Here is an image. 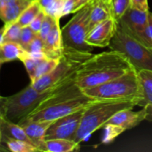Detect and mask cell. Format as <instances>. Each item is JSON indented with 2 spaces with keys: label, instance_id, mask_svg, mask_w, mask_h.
Returning a JSON list of instances; mask_svg holds the SVG:
<instances>
[{
  "label": "cell",
  "instance_id": "cell-1",
  "mask_svg": "<svg viewBox=\"0 0 152 152\" xmlns=\"http://www.w3.org/2000/svg\"><path fill=\"white\" fill-rule=\"evenodd\" d=\"M132 68L124 55L110 50L86 59L76 73L75 83L82 90L90 88L121 77Z\"/></svg>",
  "mask_w": 152,
  "mask_h": 152
},
{
  "label": "cell",
  "instance_id": "cell-2",
  "mask_svg": "<svg viewBox=\"0 0 152 152\" xmlns=\"http://www.w3.org/2000/svg\"><path fill=\"white\" fill-rule=\"evenodd\" d=\"M75 78L64 84L55 93L45 99L25 120L53 121L87 108L93 102L99 100L85 94L83 90L76 84Z\"/></svg>",
  "mask_w": 152,
  "mask_h": 152
},
{
  "label": "cell",
  "instance_id": "cell-3",
  "mask_svg": "<svg viewBox=\"0 0 152 152\" xmlns=\"http://www.w3.org/2000/svg\"><path fill=\"white\" fill-rule=\"evenodd\" d=\"M75 77L76 75L52 88L42 91L37 90L31 83L12 96H1L0 115L10 121L19 124L21 121L27 118L45 99L55 93L64 84Z\"/></svg>",
  "mask_w": 152,
  "mask_h": 152
},
{
  "label": "cell",
  "instance_id": "cell-4",
  "mask_svg": "<svg viewBox=\"0 0 152 152\" xmlns=\"http://www.w3.org/2000/svg\"><path fill=\"white\" fill-rule=\"evenodd\" d=\"M137 105V100L99 99L93 102L85 109L74 141L80 144L86 141L94 132L103 127L116 113L129 108L133 109Z\"/></svg>",
  "mask_w": 152,
  "mask_h": 152
},
{
  "label": "cell",
  "instance_id": "cell-5",
  "mask_svg": "<svg viewBox=\"0 0 152 152\" xmlns=\"http://www.w3.org/2000/svg\"><path fill=\"white\" fill-rule=\"evenodd\" d=\"M83 93L97 99L137 100L142 99L138 72L132 68L126 74L95 87L83 90Z\"/></svg>",
  "mask_w": 152,
  "mask_h": 152
},
{
  "label": "cell",
  "instance_id": "cell-6",
  "mask_svg": "<svg viewBox=\"0 0 152 152\" xmlns=\"http://www.w3.org/2000/svg\"><path fill=\"white\" fill-rule=\"evenodd\" d=\"M108 48L124 55L137 72L152 71V48L129 35L119 25Z\"/></svg>",
  "mask_w": 152,
  "mask_h": 152
},
{
  "label": "cell",
  "instance_id": "cell-7",
  "mask_svg": "<svg viewBox=\"0 0 152 152\" xmlns=\"http://www.w3.org/2000/svg\"><path fill=\"white\" fill-rule=\"evenodd\" d=\"M91 55V52H81L64 48L63 54L56 68L50 73L31 83L37 90L40 91L52 88L74 77L82 64Z\"/></svg>",
  "mask_w": 152,
  "mask_h": 152
},
{
  "label": "cell",
  "instance_id": "cell-8",
  "mask_svg": "<svg viewBox=\"0 0 152 152\" xmlns=\"http://www.w3.org/2000/svg\"><path fill=\"white\" fill-rule=\"evenodd\" d=\"M93 2L76 12L75 15L62 28L64 48L91 53L94 47L87 43L86 36L88 32L89 17Z\"/></svg>",
  "mask_w": 152,
  "mask_h": 152
},
{
  "label": "cell",
  "instance_id": "cell-9",
  "mask_svg": "<svg viewBox=\"0 0 152 152\" xmlns=\"http://www.w3.org/2000/svg\"><path fill=\"white\" fill-rule=\"evenodd\" d=\"M145 117L146 111L144 107L138 111H132V108L118 111L102 127L104 134L102 142L111 143L123 132L136 127L145 120Z\"/></svg>",
  "mask_w": 152,
  "mask_h": 152
},
{
  "label": "cell",
  "instance_id": "cell-10",
  "mask_svg": "<svg viewBox=\"0 0 152 152\" xmlns=\"http://www.w3.org/2000/svg\"><path fill=\"white\" fill-rule=\"evenodd\" d=\"M148 11L130 7L118 22L126 33L145 45L152 48V42L148 28Z\"/></svg>",
  "mask_w": 152,
  "mask_h": 152
},
{
  "label": "cell",
  "instance_id": "cell-11",
  "mask_svg": "<svg viewBox=\"0 0 152 152\" xmlns=\"http://www.w3.org/2000/svg\"><path fill=\"white\" fill-rule=\"evenodd\" d=\"M86 108L55 120L47 130L45 140L58 138L74 140Z\"/></svg>",
  "mask_w": 152,
  "mask_h": 152
},
{
  "label": "cell",
  "instance_id": "cell-12",
  "mask_svg": "<svg viewBox=\"0 0 152 152\" xmlns=\"http://www.w3.org/2000/svg\"><path fill=\"white\" fill-rule=\"evenodd\" d=\"M118 28V22L113 17L103 21L91 29L86 36V42L92 47H108Z\"/></svg>",
  "mask_w": 152,
  "mask_h": 152
},
{
  "label": "cell",
  "instance_id": "cell-13",
  "mask_svg": "<svg viewBox=\"0 0 152 152\" xmlns=\"http://www.w3.org/2000/svg\"><path fill=\"white\" fill-rule=\"evenodd\" d=\"M54 121V120H53ZM53 121H30L22 120L19 123L26 132L28 137L32 140L34 145L40 152L46 151L45 134L48 128Z\"/></svg>",
  "mask_w": 152,
  "mask_h": 152
},
{
  "label": "cell",
  "instance_id": "cell-14",
  "mask_svg": "<svg viewBox=\"0 0 152 152\" xmlns=\"http://www.w3.org/2000/svg\"><path fill=\"white\" fill-rule=\"evenodd\" d=\"M60 19H56L53 28L45 39L44 53L48 58L59 59L64 52Z\"/></svg>",
  "mask_w": 152,
  "mask_h": 152
},
{
  "label": "cell",
  "instance_id": "cell-15",
  "mask_svg": "<svg viewBox=\"0 0 152 152\" xmlns=\"http://www.w3.org/2000/svg\"><path fill=\"white\" fill-rule=\"evenodd\" d=\"M32 1L29 0H0V17L4 23L15 22Z\"/></svg>",
  "mask_w": 152,
  "mask_h": 152
},
{
  "label": "cell",
  "instance_id": "cell-16",
  "mask_svg": "<svg viewBox=\"0 0 152 152\" xmlns=\"http://www.w3.org/2000/svg\"><path fill=\"white\" fill-rule=\"evenodd\" d=\"M0 135L25 141L35 145L20 125L10 121L1 115H0Z\"/></svg>",
  "mask_w": 152,
  "mask_h": 152
},
{
  "label": "cell",
  "instance_id": "cell-17",
  "mask_svg": "<svg viewBox=\"0 0 152 152\" xmlns=\"http://www.w3.org/2000/svg\"><path fill=\"white\" fill-rule=\"evenodd\" d=\"M27 53V50L18 42H7L0 44V64L19 59Z\"/></svg>",
  "mask_w": 152,
  "mask_h": 152
},
{
  "label": "cell",
  "instance_id": "cell-18",
  "mask_svg": "<svg viewBox=\"0 0 152 152\" xmlns=\"http://www.w3.org/2000/svg\"><path fill=\"white\" fill-rule=\"evenodd\" d=\"M112 17L110 5L101 0H94L89 17L88 31L98 24Z\"/></svg>",
  "mask_w": 152,
  "mask_h": 152
},
{
  "label": "cell",
  "instance_id": "cell-19",
  "mask_svg": "<svg viewBox=\"0 0 152 152\" xmlns=\"http://www.w3.org/2000/svg\"><path fill=\"white\" fill-rule=\"evenodd\" d=\"M140 83L142 99L138 105L145 107L147 105H152V71L142 70L138 72Z\"/></svg>",
  "mask_w": 152,
  "mask_h": 152
},
{
  "label": "cell",
  "instance_id": "cell-20",
  "mask_svg": "<svg viewBox=\"0 0 152 152\" xmlns=\"http://www.w3.org/2000/svg\"><path fill=\"white\" fill-rule=\"evenodd\" d=\"M1 149L11 152H39V150L32 144L19 140L12 139L0 135ZM40 152V151H39Z\"/></svg>",
  "mask_w": 152,
  "mask_h": 152
},
{
  "label": "cell",
  "instance_id": "cell-21",
  "mask_svg": "<svg viewBox=\"0 0 152 152\" xmlns=\"http://www.w3.org/2000/svg\"><path fill=\"white\" fill-rule=\"evenodd\" d=\"M46 151L48 152H71L80 148V143L72 140L51 139L45 140Z\"/></svg>",
  "mask_w": 152,
  "mask_h": 152
},
{
  "label": "cell",
  "instance_id": "cell-22",
  "mask_svg": "<svg viewBox=\"0 0 152 152\" xmlns=\"http://www.w3.org/2000/svg\"><path fill=\"white\" fill-rule=\"evenodd\" d=\"M22 27L16 21L4 23L0 31V44L7 42L19 43Z\"/></svg>",
  "mask_w": 152,
  "mask_h": 152
},
{
  "label": "cell",
  "instance_id": "cell-23",
  "mask_svg": "<svg viewBox=\"0 0 152 152\" xmlns=\"http://www.w3.org/2000/svg\"><path fill=\"white\" fill-rule=\"evenodd\" d=\"M42 10V7L40 5L38 0L34 1L28 5V7L21 13L16 22L23 28L28 26L36 18V16Z\"/></svg>",
  "mask_w": 152,
  "mask_h": 152
},
{
  "label": "cell",
  "instance_id": "cell-24",
  "mask_svg": "<svg viewBox=\"0 0 152 152\" xmlns=\"http://www.w3.org/2000/svg\"><path fill=\"white\" fill-rule=\"evenodd\" d=\"M59 61V59H52V58H48V56L44 58L36 68L33 75L30 77L31 83H34L40 77L51 72L58 65Z\"/></svg>",
  "mask_w": 152,
  "mask_h": 152
},
{
  "label": "cell",
  "instance_id": "cell-25",
  "mask_svg": "<svg viewBox=\"0 0 152 152\" xmlns=\"http://www.w3.org/2000/svg\"><path fill=\"white\" fill-rule=\"evenodd\" d=\"M131 3L132 0H112L110 4L111 16L119 22L123 15L131 7Z\"/></svg>",
  "mask_w": 152,
  "mask_h": 152
},
{
  "label": "cell",
  "instance_id": "cell-26",
  "mask_svg": "<svg viewBox=\"0 0 152 152\" xmlns=\"http://www.w3.org/2000/svg\"><path fill=\"white\" fill-rule=\"evenodd\" d=\"M38 35L36 34L31 27L28 26L23 27L21 31V35L20 38H19V43L25 49V48L36 38V37Z\"/></svg>",
  "mask_w": 152,
  "mask_h": 152
},
{
  "label": "cell",
  "instance_id": "cell-27",
  "mask_svg": "<svg viewBox=\"0 0 152 152\" xmlns=\"http://www.w3.org/2000/svg\"><path fill=\"white\" fill-rule=\"evenodd\" d=\"M56 19H58V18H54L48 14L45 15V17L43 23L42 25L41 29H40L38 34L44 41L46 39V37H48L49 33L50 32L52 28H53V25H54L55 22H56Z\"/></svg>",
  "mask_w": 152,
  "mask_h": 152
},
{
  "label": "cell",
  "instance_id": "cell-28",
  "mask_svg": "<svg viewBox=\"0 0 152 152\" xmlns=\"http://www.w3.org/2000/svg\"><path fill=\"white\" fill-rule=\"evenodd\" d=\"M45 48V41L37 35L36 38L25 48V50L30 53L32 54H39V53H44Z\"/></svg>",
  "mask_w": 152,
  "mask_h": 152
},
{
  "label": "cell",
  "instance_id": "cell-29",
  "mask_svg": "<svg viewBox=\"0 0 152 152\" xmlns=\"http://www.w3.org/2000/svg\"><path fill=\"white\" fill-rule=\"evenodd\" d=\"M45 12L43 10H42V11L36 16L35 19L32 21L31 24H30L29 26L31 27V29L36 33V34H39L40 29H41L42 25L43 23V21H44L45 17Z\"/></svg>",
  "mask_w": 152,
  "mask_h": 152
},
{
  "label": "cell",
  "instance_id": "cell-30",
  "mask_svg": "<svg viewBox=\"0 0 152 152\" xmlns=\"http://www.w3.org/2000/svg\"><path fill=\"white\" fill-rule=\"evenodd\" d=\"M131 7L144 11H148V0H132Z\"/></svg>",
  "mask_w": 152,
  "mask_h": 152
},
{
  "label": "cell",
  "instance_id": "cell-31",
  "mask_svg": "<svg viewBox=\"0 0 152 152\" xmlns=\"http://www.w3.org/2000/svg\"><path fill=\"white\" fill-rule=\"evenodd\" d=\"M94 1V0H75V6H74V13H75L76 12H77L80 9H82L85 6L90 4V3H91Z\"/></svg>",
  "mask_w": 152,
  "mask_h": 152
},
{
  "label": "cell",
  "instance_id": "cell-32",
  "mask_svg": "<svg viewBox=\"0 0 152 152\" xmlns=\"http://www.w3.org/2000/svg\"><path fill=\"white\" fill-rule=\"evenodd\" d=\"M144 108L146 111V117H145V120L147 121L152 122V105H147Z\"/></svg>",
  "mask_w": 152,
  "mask_h": 152
},
{
  "label": "cell",
  "instance_id": "cell-33",
  "mask_svg": "<svg viewBox=\"0 0 152 152\" xmlns=\"http://www.w3.org/2000/svg\"><path fill=\"white\" fill-rule=\"evenodd\" d=\"M40 5L42 7V10H45L47 7H48L55 0H38Z\"/></svg>",
  "mask_w": 152,
  "mask_h": 152
},
{
  "label": "cell",
  "instance_id": "cell-34",
  "mask_svg": "<svg viewBox=\"0 0 152 152\" xmlns=\"http://www.w3.org/2000/svg\"><path fill=\"white\" fill-rule=\"evenodd\" d=\"M148 28H149L150 37L152 42V13L150 11L148 13Z\"/></svg>",
  "mask_w": 152,
  "mask_h": 152
},
{
  "label": "cell",
  "instance_id": "cell-35",
  "mask_svg": "<svg viewBox=\"0 0 152 152\" xmlns=\"http://www.w3.org/2000/svg\"><path fill=\"white\" fill-rule=\"evenodd\" d=\"M101 1H102L103 2H105V4L110 5V4H111V1H112V0H101Z\"/></svg>",
  "mask_w": 152,
  "mask_h": 152
},
{
  "label": "cell",
  "instance_id": "cell-36",
  "mask_svg": "<svg viewBox=\"0 0 152 152\" xmlns=\"http://www.w3.org/2000/svg\"><path fill=\"white\" fill-rule=\"evenodd\" d=\"M29 1H37V0H29Z\"/></svg>",
  "mask_w": 152,
  "mask_h": 152
}]
</instances>
